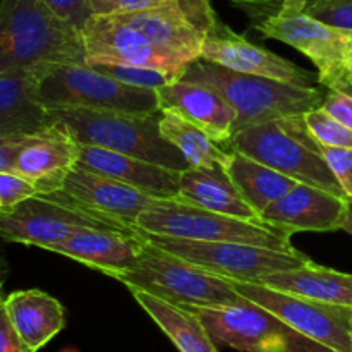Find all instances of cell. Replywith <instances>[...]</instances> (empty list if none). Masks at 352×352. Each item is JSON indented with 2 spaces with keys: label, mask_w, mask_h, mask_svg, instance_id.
Listing matches in <instances>:
<instances>
[{
  "label": "cell",
  "mask_w": 352,
  "mask_h": 352,
  "mask_svg": "<svg viewBox=\"0 0 352 352\" xmlns=\"http://www.w3.org/2000/svg\"><path fill=\"white\" fill-rule=\"evenodd\" d=\"M64 64H85L81 31L41 0H0V76L40 79Z\"/></svg>",
  "instance_id": "obj_1"
},
{
  "label": "cell",
  "mask_w": 352,
  "mask_h": 352,
  "mask_svg": "<svg viewBox=\"0 0 352 352\" xmlns=\"http://www.w3.org/2000/svg\"><path fill=\"white\" fill-rule=\"evenodd\" d=\"M160 112L127 113L95 109L48 110L52 124L60 126L76 143L91 144L141 158L162 167L186 170L181 151L160 133Z\"/></svg>",
  "instance_id": "obj_2"
},
{
  "label": "cell",
  "mask_w": 352,
  "mask_h": 352,
  "mask_svg": "<svg viewBox=\"0 0 352 352\" xmlns=\"http://www.w3.org/2000/svg\"><path fill=\"white\" fill-rule=\"evenodd\" d=\"M181 79L213 86L236 110L234 133L253 124L280 117L302 116L322 107L325 93L316 88H301L261 76L232 71L215 62L196 58L186 67Z\"/></svg>",
  "instance_id": "obj_3"
},
{
  "label": "cell",
  "mask_w": 352,
  "mask_h": 352,
  "mask_svg": "<svg viewBox=\"0 0 352 352\" xmlns=\"http://www.w3.org/2000/svg\"><path fill=\"white\" fill-rule=\"evenodd\" d=\"M302 116L243 127L223 148L254 158L302 184L347 198L323 158L322 144L309 133Z\"/></svg>",
  "instance_id": "obj_4"
},
{
  "label": "cell",
  "mask_w": 352,
  "mask_h": 352,
  "mask_svg": "<svg viewBox=\"0 0 352 352\" xmlns=\"http://www.w3.org/2000/svg\"><path fill=\"white\" fill-rule=\"evenodd\" d=\"M116 280L122 282L129 291L148 292L177 306L213 308L246 302L229 278L210 274L148 239L136 267L120 274Z\"/></svg>",
  "instance_id": "obj_5"
},
{
  "label": "cell",
  "mask_w": 352,
  "mask_h": 352,
  "mask_svg": "<svg viewBox=\"0 0 352 352\" xmlns=\"http://www.w3.org/2000/svg\"><path fill=\"white\" fill-rule=\"evenodd\" d=\"M136 229L160 236L206 243H243L292 251L291 236L261 223L212 212L182 198L157 199L136 220Z\"/></svg>",
  "instance_id": "obj_6"
},
{
  "label": "cell",
  "mask_w": 352,
  "mask_h": 352,
  "mask_svg": "<svg viewBox=\"0 0 352 352\" xmlns=\"http://www.w3.org/2000/svg\"><path fill=\"white\" fill-rule=\"evenodd\" d=\"M38 82V96L47 110L95 109L127 113L160 112L157 89L140 88L102 74L88 64H64Z\"/></svg>",
  "instance_id": "obj_7"
},
{
  "label": "cell",
  "mask_w": 352,
  "mask_h": 352,
  "mask_svg": "<svg viewBox=\"0 0 352 352\" xmlns=\"http://www.w3.org/2000/svg\"><path fill=\"white\" fill-rule=\"evenodd\" d=\"M184 308L198 315L217 346L232 347L239 352H333L250 299L236 306Z\"/></svg>",
  "instance_id": "obj_8"
},
{
  "label": "cell",
  "mask_w": 352,
  "mask_h": 352,
  "mask_svg": "<svg viewBox=\"0 0 352 352\" xmlns=\"http://www.w3.org/2000/svg\"><path fill=\"white\" fill-rule=\"evenodd\" d=\"M85 227L136 232L138 229L93 213L67 201L57 192L36 195L10 208H0V239L50 250Z\"/></svg>",
  "instance_id": "obj_9"
},
{
  "label": "cell",
  "mask_w": 352,
  "mask_h": 352,
  "mask_svg": "<svg viewBox=\"0 0 352 352\" xmlns=\"http://www.w3.org/2000/svg\"><path fill=\"white\" fill-rule=\"evenodd\" d=\"M265 38L287 43L316 65L318 82L327 89L351 93L344 74L347 40L351 31L329 26L306 10V3L287 0L280 9L253 26Z\"/></svg>",
  "instance_id": "obj_10"
},
{
  "label": "cell",
  "mask_w": 352,
  "mask_h": 352,
  "mask_svg": "<svg viewBox=\"0 0 352 352\" xmlns=\"http://www.w3.org/2000/svg\"><path fill=\"white\" fill-rule=\"evenodd\" d=\"M150 243L198 265L206 272L229 280L256 282L265 275L292 270L309 263L311 258L298 250L280 251L243 243H206L144 232Z\"/></svg>",
  "instance_id": "obj_11"
},
{
  "label": "cell",
  "mask_w": 352,
  "mask_h": 352,
  "mask_svg": "<svg viewBox=\"0 0 352 352\" xmlns=\"http://www.w3.org/2000/svg\"><path fill=\"white\" fill-rule=\"evenodd\" d=\"M116 16L143 33L182 67L201 57L203 41L220 23L210 0H165L150 9Z\"/></svg>",
  "instance_id": "obj_12"
},
{
  "label": "cell",
  "mask_w": 352,
  "mask_h": 352,
  "mask_svg": "<svg viewBox=\"0 0 352 352\" xmlns=\"http://www.w3.org/2000/svg\"><path fill=\"white\" fill-rule=\"evenodd\" d=\"M230 284L243 298L274 313L308 339L333 352H352V308L285 294L254 282L230 280Z\"/></svg>",
  "instance_id": "obj_13"
},
{
  "label": "cell",
  "mask_w": 352,
  "mask_h": 352,
  "mask_svg": "<svg viewBox=\"0 0 352 352\" xmlns=\"http://www.w3.org/2000/svg\"><path fill=\"white\" fill-rule=\"evenodd\" d=\"M85 64H126L184 74L186 67L116 14H93L81 30Z\"/></svg>",
  "instance_id": "obj_14"
},
{
  "label": "cell",
  "mask_w": 352,
  "mask_h": 352,
  "mask_svg": "<svg viewBox=\"0 0 352 352\" xmlns=\"http://www.w3.org/2000/svg\"><path fill=\"white\" fill-rule=\"evenodd\" d=\"M201 58L223 65L244 74L261 76L301 88H316L318 74L299 67L294 62L274 52L251 43L220 21L215 30L205 38Z\"/></svg>",
  "instance_id": "obj_15"
},
{
  "label": "cell",
  "mask_w": 352,
  "mask_h": 352,
  "mask_svg": "<svg viewBox=\"0 0 352 352\" xmlns=\"http://www.w3.org/2000/svg\"><path fill=\"white\" fill-rule=\"evenodd\" d=\"M54 192L81 208L126 223L133 229H136L138 217L160 199L110 175L96 174L79 165L65 175L62 188Z\"/></svg>",
  "instance_id": "obj_16"
},
{
  "label": "cell",
  "mask_w": 352,
  "mask_h": 352,
  "mask_svg": "<svg viewBox=\"0 0 352 352\" xmlns=\"http://www.w3.org/2000/svg\"><path fill=\"white\" fill-rule=\"evenodd\" d=\"M351 199L298 182L261 215L265 226L292 236L298 232H333L342 229Z\"/></svg>",
  "instance_id": "obj_17"
},
{
  "label": "cell",
  "mask_w": 352,
  "mask_h": 352,
  "mask_svg": "<svg viewBox=\"0 0 352 352\" xmlns=\"http://www.w3.org/2000/svg\"><path fill=\"white\" fill-rule=\"evenodd\" d=\"M144 244L146 237L140 229L136 232H122L85 227L54 244L48 251L64 254L71 260L117 278L120 274L136 267Z\"/></svg>",
  "instance_id": "obj_18"
},
{
  "label": "cell",
  "mask_w": 352,
  "mask_h": 352,
  "mask_svg": "<svg viewBox=\"0 0 352 352\" xmlns=\"http://www.w3.org/2000/svg\"><path fill=\"white\" fill-rule=\"evenodd\" d=\"M160 110H174L226 146L234 136L236 110L213 86L175 79L157 89Z\"/></svg>",
  "instance_id": "obj_19"
},
{
  "label": "cell",
  "mask_w": 352,
  "mask_h": 352,
  "mask_svg": "<svg viewBox=\"0 0 352 352\" xmlns=\"http://www.w3.org/2000/svg\"><path fill=\"white\" fill-rule=\"evenodd\" d=\"M78 164V143L54 124L48 131L30 136L17 153L14 168L30 179L40 195L58 191L64 179Z\"/></svg>",
  "instance_id": "obj_20"
},
{
  "label": "cell",
  "mask_w": 352,
  "mask_h": 352,
  "mask_svg": "<svg viewBox=\"0 0 352 352\" xmlns=\"http://www.w3.org/2000/svg\"><path fill=\"white\" fill-rule=\"evenodd\" d=\"M86 170L110 175L155 198L167 199L179 196L181 170L162 167L141 158L129 157L107 148L78 143V164Z\"/></svg>",
  "instance_id": "obj_21"
},
{
  "label": "cell",
  "mask_w": 352,
  "mask_h": 352,
  "mask_svg": "<svg viewBox=\"0 0 352 352\" xmlns=\"http://www.w3.org/2000/svg\"><path fill=\"white\" fill-rule=\"evenodd\" d=\"M10 323L30 349L38 352L64 330L65 309L54 296L28 289L3 298Z\"/></svg>",
  "instance_id": "obj_22"
},
{
  "label": "cell",
  "mask_w": 352,
  "mask_h": 352,
  "mask_svg": "<svg viewBox=\"0 0 352 352\" xmlns=\"http://www.w3.org/2000/svg\"><path fill=\"white\" fill-rule=\"evenodd\" d=\"M179 198L212 212L265 226L261 217L244 201L222 165L189 167L182 170L179 179Z\"/></svg>",
  "instance_id": "obj_23"
},
{
  "label": "cell",
  "mask_w": 352,
  "mask_h": 352,
  "mask_svg": "<svg viewBox=\"0 0 352 352\" xmlns=\"http://www.w3.org/2000/svg\"><path fill=\"white\" fill-rule=\"evenodd\" d=\"M254 284L325 305L352 308V275L316 265L313 260L299 268L265 275Z\"/></svg>",
  "instance_id": "obj_24"
},
{
  "label": "cell",
  "mask_w": 352,
  "mask_h": 352,
  "mask_svg": "<svg viewBox=\"0 0 352 352\" xmlns=\"http://www.w3.org/2000/svg\"><path fill=\"white\" fill-rule=\"evenodd\" d=\"M54 126L31 76H0V138L34 136Z\"/></svg>",
  "instance_id": "obj_25"
},
{
  "label": "cell",
  "mask_w": 352,
  "mask_h": 352,
  "mask_svg": "<svg viewBox=\"0 0 352 352\" xmlns=\"http://www.w3.org/2000/svg\"><path fill=\"white\" fill-rule=\"evenodd\" d=\"M222 167L237 191L241 192L244 201L260 217L268 206L278 201L298 184L296 179L284 175L282 172L236 150H227Z\"/></svg>",
  "instance_id": "obj_26"
},
{
  "label": "cell",
  "mask_w": 352,
  "mask_h": 352,
  "mask_svg": "<svg viewBox=\"0 0 352 352\" xmlns=\"http://www.w3.org/2000/svg\"><path fill=\"white\" fill-rule=\"evenodd\" d=\"M138 305L150 315L162 332L181 352H219V346L196 313L184 306L172 305L143 291H131Z\"/></svg>",
  "instance_id": "obj_27"
},
{
  "label": "cell",
  "mask_w": 352,
  "mask_h": 352,
  "mask_svg": "<svg viewBox=\"0 0 352 352\" xmlns=\"http://www.w3.org/2000/svg\"><path fill=\"white\" fill-rule=\"evenodd\" d=\"M160 133L181 151L189 167H217L227 157L222 144L174 110H162Z\"/></svg>",
  "instance_id": "obj_28"
},
{
  "label": "cell",
  "mask_w": 352,
  "mask_h": 352,
  "mask_svg": "<svg viewBox=\"0 0 352 352\" xmlns=\"http://www.w3.org/2000/svg\"><path fill=\"white\" fill-rule=\"evenodd\" d=\"M95 71L102 74L110 76L120 82H126L131 86H140V88L158 89L168 82L181 79V76L168 71H160L153 67H141V65H126V64H89Z\"/></svg>",
  "instance_id": "obj_29"
},
{
  "label": "cell",
  "mask_w": 352,
  "mask_h": 352,
  "mask_svg": "<svg viewBox=\"0 0 352 352\" xmlns=\"http://www.w3.org/2000/svg\"><path fill=\"white\" fill-rule=\"evenodd\" d=\"M302 117L309 133L322 146L352 148V131L333 119L323 107L308 110Z\"/></svg>",
  "instance_id": "obj_30"
},
{
  "label": "cell",
  "mask_w": 352,
  "mask_h": 352,
  "mask_svg": "<svg viewBox=\"0 0 352 352\" xmlns=\"http://www.w3.org/2000/svg\"><path fill=\"white\" fill-rule=\"evenodd\" d=\"M306 10L329 26L352 33V0H320Z\"/></svg>",
  "instance_id": "obj_31"
},
{
  "label": "cell",
  "mask_w": 352,
  "mask_h": 352,
  "mask_svg": "<svg viewBox=\"0 0 352 352\" xmlns=\"http://www.w3.org/2000/svg\"><path fill=\"white\" fill-rule=\"evenodd\" d=\"M40 195L36 186L16 170H0V205L10 208L31 196Z\"/></svg>",
  "instance_id": "obj_32"
},
{
  "label": "cell",
  "mask_w": 352,
  "mask_h": 352,
  "mask_svg": "<svg viewBox=\"0 0 352 352\" xmlns=\"http://www.w3.org/2000/svg\"><path fill=\"white\" fill-rule=\"evenodd\" d=\"M322 153L342 191L352 201V148L322 146Z\"/></svg>",
  "instance_id": "obj_33"
},
{
  "label": "cell",
  "mask_w": 352,
  "mask_h": 352,
  "mask_svg": "<svg viewBox=\"0 0 352 352\" xmlns=\"http://www.w3.org/2000/svg\"><path fill=\"white\" fill-rule=\"evenodd\" d=\"M52 12L74 30L81 31L89 17L93 16L91 2L89 0H41Z\"/></svg>",
  "instance_id": "obj_34"
},
{
  "label": "cell",
  "mask_w": 352,
  "mask_h": 352,
  "mask_svg": "<svg viewBox=\"0 0 352 352\" xmlns=\"http://www.w3.org/2000/svg\"><path fill=\"white\" fill-rule=\"evenodd\" d=\"M230 6H234L236 9L243 10L248 17L251 19L253 26L260 24L261 21H265L267 17H270L272 14L277 12L282 7V3L287 2V0H229ZM299 2L306 3V7L313 6V3L320 2V0H299Z\"/></svg>",
  "instance_id": "obj_35"
},
{
  "label": "cell",
  "mask_w": 352,
  "mask_h": 352,
  "mask_svg": "<svg viewBox=\"0 0 352 352\" xmlns=\"http://www.w3.org/2000/svg\"><path fill=\"white\" fill-rule=\"evenodd\" d=\"M323 109L352 131V95L344 91L329 89L325 93V100L322 103Z\"/></svg>",
  "instance_id": "obj_36"
},
{
  "label": "cell",
  "mask_w": 352,
  "mask_h": 352,
  "mask_svg": "<svg viewBox=\"0 0 352 352\" xmlns=\"http://www.w3.org/2000/svg\"><path fill=\"white\" fill-rule=\"evenodd\" d=\"M165 0H95L91 3L93 14L96 16H109V14H124L133 10L150 9L160 6Z\"/></svg>",
  "instance_id": "obj_37"
},
{
  "label": "cell",
  "mask_w": 352,
  "mask_h": 352,
  "mask_svg": "<svg viewBox=\"0 0 352 352\" xmlns=\"http://www.w3.org/2000/svg\"><path fill=\"white\" fill-rule=\"evenodd\" d=\"M0 352H34L24 344L10 323L3 306V296H0Z\"/></svg>",
  "instance_id": "obj_38"
},
{
  "label": "cell",
  "mask_w": 352,
  "mask_h": 352,
  "mask_svg": "<svg viewBox=\"0 0 352 352\" xmlns=\"http://www.w3.org/2000/svg\"><path fill=\"white\" fill-rule=\"evenodd\" d=\"M30 136L0 138V170H12L21 146Z\"/></svg>",
  "instance_id": "obj_39"
},
{
  "label": "cell",
  "mask_w": 352,
  "mask_h": 352,
  "mask_svg": "<svg viewBox=\"0 0 352 352\" xmlns=\"http://www.w3.org/2000/svg\"><path fill=\"white\" fill-rule=\"evenodd\" d=\"M344 74H346V81L352 93V33H349V40H347L346 57H344Z\"/></svg>",
  "instance_id": "obj_40"
},
{
  "label": "cell",
  "mask_w": 352,
  "mask_h": 352,
  "mask_svg": "<svg viewBox=\"0 0 352 352\" xmlns=\"http://www.w3.org/2000/svg\"><path fill=\"white\" fill-rule=\"evenodd\" d=\"M7 277H9V263H7L6 256L3 253L0 251V296H2V287L6 284Z\"/></svg>",
  "instance_id": "obj_41"
},
{
  "label": "cell",
  "mask_w": 352,
  "mask_h": 352,
  "mask_svg": "<svg viewBox=\"0 0 352 352\" xmlns=\"http://www.w3.org/2000/svg\"><path fill=\"white\" fill-rule=\"evenodd\" d=\"M340 230H346L347 234H351V236H352V201H351V206H349V212H347L346 219H344L342 229H340Z\"/></svg>",
  "instance_id": "obj_42"
},
{
  "label": "cell",
  "mask_w": 352,
  "mask_h": 352,
  "mask_svg": "<svg viewBox=\"0 0 352 352\" xmlns=\"http://www.w3.org/2000/svg\"><path fill=\"white\" fill-rule=\"evenodd\" d=\"M351 337H352V322H351Z\"/></svg>",
  "instance_id": "obj_43"
},
{
  "label": "cell",
  "mask_w": 352,
  "mask_h": 352,
  "mask_svg": "<svg viewBox=\"0 0 352 352\" xmlns=\"http://www.w3.org/2000/svg\"><path fill=\"white\" fill-rule=\"evenodd\" d=\"M89 2H91V3H93V2H95V0H89Z\"/></svg>",
  "instance_id": "obj_44"
},
{
  "label": "cell",
  "mask_w": 352,
  "mask_h": 352,
  "mask_svg": "<svg viewBox=\"0 0 352 352\" xmlns=\"http://www.w3.org/2000/svg\"><path fill=\"white\" fill-rule=\"evenodd\" d=\"M0 208H2V205H0Z\"/></svg>",
  "instance_id": "obj_45"
}]
</instances>
